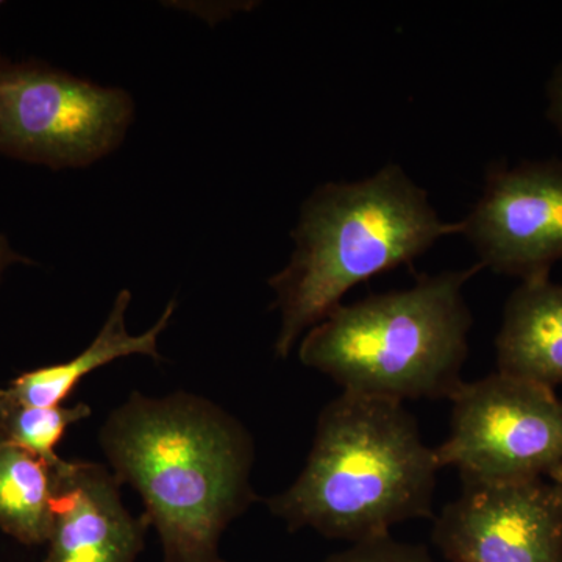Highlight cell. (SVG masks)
<instances>
[{
    "instance_id": "cell-1",
    "label": "cell",
    "mask_w": 562,
    "mask_h": 562,
    "mask_svg": "<svg viewBox=\"0 0 562 562\" xmlns=\"http://www.w3.org/2000/svg\"><path fill=\"white\" fill-rule=\"evenodd\" d=\"M99 443L117 482L143 498L165 562H224L222 535L260 501L241 422L202 395L136 391L111 412Z\"/></svg>"
},
{
    "instance_id": "cell-2",
    "label": "cell",
    "mask_w": 562,
    "mask_h": 562,
    "mask_svg": "<svg viewBox=\"0 0 562 562\" xmlns=\"http://www.w3.org/2000/svg\"><path fill=\"white\" fill-rule=\"evenodd\" d=\"M439 471L403 403L342 392L322 409L301 475L266 503L291 531L371 541L432 517Z\"/></svg>"
},
{
    "instance_id": "cell-3",
    "label": "cell",
    "mask_w": 562,
    "mask_h": 562,
    "mask_svg": "<svg viewBox=\"0 0 562 562\" xmlns=\"http://www.w3.org/2000/svg\"><path fill=\"white\" fill-rule=\"evenodd\" d=\"M460 233L461 222L442 221L428 192L398 165L317 187L291 232L290 262L269 279L281 319L277 357H290L303 333L341 305L351 288L412 266L439 239Z\"/></svg>"
},
{
    "instance_id": "cell-4",
    "label": "cell",
    "mask_w": 562,
    "mask_h": 562,
    "mask_svg": "<svg viewBox=\"0 0 562 562\" xmlns=\"http://www.w3.org/2000/svg\"><path fill=\"white\" fill-rule=\"evenodd\" d=\"M482 265L422 276L408 290L339 305L303 336L302 364L349 394L405 402L460 391L473 317L465 283Z\"/></svg>"
},
{
    "instance_id": "cell-5",
    "label": "cell",
    "mask_w": 562,
    "mask_h": 562,
    "mask_svg": "<svg viewBox=\"0 0 562 562\" xmlns=\"http://www.w3.org/2000/svg\"><path fill=\"white\" fill-rule=\"evenodd\" d=\"M135 116L121 88L80 79L40 60L0 54V155L52 171L79 169L117 149Z\"/></svg>"
},
{
    "instance_id": "cell-6",
    "label": "cell",
    "mask_w": 562,
    "mask_h": 562,
    "mask_svg": "<svg viewBox=\"0 0 562 562\" xmlns=\"http://www.w3.org/2000/svg\"><path fill=\"white\" fill-rule=\"evenodd\" d=\"M450 402V435L435 452L462 483L532 482L562 464V401L554 390L497 372L462 384Z\"/></svg>"
},
{
    "instance_id": "cell-7",
    "label": "cell",
    "mask_w": 562,
    "mask_h": 562,
    "mask_svg": "<svg viewBox=\"0 0 562 562\" xmlns=\"http://www.w3.org/2000/svg\"><path fill=\"white\" fill-rule=\"evenodd\" d=\"M460 222L483 269L550 279L562 260V161L491 166L482 195Z\"/></svg>"
},
{
    "instance_id": "cell-8",
    "label": "cell",
    "mask_w": 562,
    "mask_h": 562,
    "mask_svg": "<svg viewBox=\"0 0 562 562\" xmlns=\"http://www.w3.org/2000/svg\"><path fill=\"white\" fill-rule=\"evenodd\" d=\"M431 538L447 562H562V492L543 479L464 483Z\"/></svg>"
},
{
    "instance_id": "cell-9",
    "label": "cell",
    "mask_w": 562,
    "mask_h": 562,
    "mask_svg": "<svg viewBox=\"0 0 562 562\" xmlns=\"http://www.w3.org/2000/svg\"><path fill=\"white\" fill-rule=\"evenodd\" d=\"M54 483L46 562L138 561L150 522L128 512L113 472L98 462L63 460Z\"/></svg>"
},
{
    "instance_id": "cell-10",
    "label": "cell",
    "mask_w": 562,
    "mask_h": 562,
    "mask_svg": "<svg viewBox=\"0 0 562 562\" xmlns=\"http://www.w3.org/2000/svg\"><path fill=\"white\" fill-rule=\"evenodd\" d=\"M131 302V291L122 290L114 299L101 331L87 349L72 360L21 373L18 379L10 382L9 386L0 387V401L24 406L65 405L66 398L72 394L85 376L110 362L133 357V355H143L150 360L160 361L158 338L168 328L176 313L177 302H169L149 330L136 336L131 335L127 328Z\"/></svg>"
},
{
    "instance_id": "cell-11",
    "label": "cell",
    "mask_w": 562,
    "mask_h": 562,
    "mask_svg": "<svg viewBox=\"0 0 562 562\" xmlns=\"http://www.w3.org/2000/svg\"><path fill=\"white\" fill-rule=\"evenodd\" d=\"M498 372L554 387L562 384V283L522 281L503 310L495 339Z\"/></svg>"
},
{
    "instance_id": "cell-12",
    "label": "cell",
    "mask_w": 562,
    "mask_h": 562,
    "mask_svg": "<svg viewBox=\"0 0 562 562\" xmlns=\"http://www.w3.org/2000/svg\"><path fill=\"white\" fill-rule=\"evenodd\" d=\"M54 468L0 432V530L43 546L54 524Z\"/></svg>"
},
{
    "instance_id": "cell-13",
    "label": "cell",
    "mask_w": 562,
    "mask_h": 562,
    "mask_svg": "<svg viewBox=\"0 0 562 562\" xmlns=\"http://www.w3.org/2000/svg\"><path fill=\"white\" fill-rule=\"evenodd\" d=\"M88 403L58 406H24L0 401V432L11 442L55 468L63 458L55 449L72 425L90 419Z\"/></svg>"
},
{
    "instance_id": "cell-14",
    "label": "cell",
    "mask_w": 562,
    "mask_h": 562,
    "mask_svg": "<svg viewBox=\"0 0 562 562\" xmlns=\"http://www.w3.org/2000/svg\"><path fill=\"white\" fill-rule=\"evenodd\" d=\"M324 562H435L427 549L395 541L390 536L351 543L349 549L331 554Z\"/></svg>"
},
{
    "instance_id": "cell-15",
    "label": "cell",
    "mask_w": 562,
    "mask_h": 562,
    "mask_svg": "<svg viewBox=\"0 0 562 562\" xmlns=\"http://www.w3.org/2000/svg\"><path fill=\"white\" fill-rule=\"evenodd\" d=\"M547 98H549L547 114L562 136V63L554 69L553 77L549 81Z\"/></svg>"
},
{
    "instance_id": "cell-16",
    "label": "cell",
    "mask_w": 562,
    "mask_h": 562,
    "mask_svg": "<svg viewBox=\"0 0 562 562\" xmlns=\"http://www.w3.org/2000/svg\"><path fill=\"white\" fill-rule=\"evenodd\" d=\"M18 262H27V265H35L24 255L18 254L13 247L10 246L9 239L0 233V281L3 279V273L10 266L18 265Z\"/></svg>"
},
{
    "instance_id": "cell-17",
    "label": "cell",
    "mask_w": 562,
    "mask_h": 562,
    "mask_svg": "<svg viewBox=\"0 0 562 562\" xmlns=\"http://www.w3.org/2000/svg\"><path fill=\"white\" fill-rule=\"evenodd\" d=\"M547 479H549L553 484H557V486L560 487L562 492V464L558 465L554 471L550 472Z\"/></svg>"
},
{
    "instance_id": "cell-18",
    "label": "cell",
    "mask_w": 562,
    "mask_h": 562,
    "mask_svg": "<svg viewBox=\"0 0 562 562\" xmlns=\"http://www.w3.org/2000/svg\"><path fill=\"white\" fill-rule=\"evenodd\" d=\"M2 5H3V2H0V7H2Z\"/></svg>"
}]
</instances>
